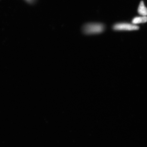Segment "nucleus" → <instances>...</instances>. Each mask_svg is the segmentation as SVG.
Segmentation results:
<instances>
[{
	"mask_svg": "<svg viewBox=\"0 0 147 147\" xmlns=\"http://www.w3.org/2000/svg\"><path fill=\"white\" fill-rule=\"evenodd\" d=\"M27 2L30 3H32L35 1L36 0H25Z\"/></svg>",
	"mask_w": 147,
	"mask_h": 147,
	"instance_id": "39448f33",
	"label": "nucleus"
},
{
	"mask_svg": "<svg viewBox=\"0 0 147 147\" xmlns=\"http://www.w3.org/2000/svg\"><path fill=\"white\" fill-rule=\"evenodd\" d=\"M147 22V16H143L142 17H137L134 18L132 21L134 24L141 23H145Z\"/></svg>",
	"mask_w": 147,
	"mask_h": 147,
	"instance_id": "20e7f679",
	"label": "nucleus"
},
{
	"mask_svg": "<svg viewBox=\"0 0 147 147\" xmlns=\"http://www.w3.org/2000/svg\"><path fill=\"white\" fill-rule=\"evenodd\" d=\"M113 29L115 30H138L139 27L134 24L125 23H119L113 26Z\"/></svg>",
	"mask_w": 147,
	"mask_h": 147,
	"instance_id": "f03ea898",
	"label": "nucleus"
},
{
	"mask_svg": "<svg viewBox=\"0 0 147 147\" xmlns=\"http://www.w3.org/2000/svg\"><path fill=\"white\" fill-rule=\"evenodd\" d=\"M138 13L143 16H147V8L145 7L143 1H141L138 9Z\"/></svg>",
	"mask_w": 147,
	"mask_h": 147,
	"instance_id": "7ed1b4c3",
	"label": "nucleus"
},
{
	"mask_svg": "<svg viewBox=\"0 0 147 147\" xmlns=\"http://www.w3.org/2000/svg\"><path fill=\"white\" fill-rule=\"evenodd\" d=\"M105 27L104 24L100 23H88L84 25L82 28L83 32L87 34H98L102 32Z\"/></svg>",
	"mask_w": 147,
	"mask_h": 147,
	"instance_id": "f257e3e1",
	"label": "nucleus"
}]
</instances>
